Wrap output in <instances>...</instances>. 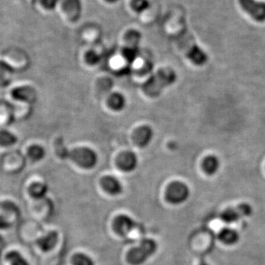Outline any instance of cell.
<instances>
[{"mask_svg":"<svg viewBox=\"0 0 265 265\" xmlns=\"http://www.w3.org/2000/svg\"><path fill=\"white\" fill-rule=\"evenodd\" d=\"M54 150L61 159L71 160L81 168H94L98 162V156L95 150L89 147H78L70 150L64 144L62 138H57L55 140Z\"/></svg>","mask_w":265,"mask_h":265,"instance_id":"1","label":"cell"},{"mask_svg":"<svg viewBox=\"0 0 265 265\" xmlns=\"http://www.w3.org/2000/svg\"><path fill=\"white\" fill-rule=\"evenodd\" d=\"M176 79L177 75L173 70L162 69L157 72L144 84V92L147 96L158 97L166 88L175 84Z\"/></svg>","mask_w":265,"mask_h":265,"instance_id":"2","label":"cell"},{"mask_svg":"<svg viewBox=\"0 0 265 265\" xmlns=\"http://www.w3.org/2000/svg\"><path fill=\"white\" fill-rule=\"evenodd\" d=\"M158 250V244L154 239L145 238L139 245L133 247L127 255L128 263L131 265H142L148 261Z\"/></svg>","mask_w":265,"mask_h":265,"instance_id":"3","label":"cell"},{"mask_svg":"<svg viewBox=\"0 0 265 265\" xmlns=\"http://www.w3.org/2000/svg\"><path fill=\"white\" fill-rule=\"evenodd\" d=\"M190 196L189 186L181 181H174L167 187L166 199L171 204L180 205L185 203Z\"/></svg>","mask_w":265,"mask_h":265,"instance_id":"4","label":"cell"},{"mask_svg":"<svg viewBox=\"0 0 265 265\" xmlns=\"http://www.w3.org/2000/svg\"><path fill=\"white\" fill-rule=\"evenodd\" d=\"M243 12L256 23L265 22V2L259 0H238Z\"/></svg>","mask_w":265,"mask_h":265,"instance_id":"5","label":"cell"},{"mask_svg":"<svg viewBox=\"0 0 265 265\" xmlns=\"http://www.w3.org/2000/svg\"><path fill=\"white\" fill-rule=\"evenodd\" d=\"M253 214V208L248 203H241L233 207L228 208L222 211L220 214V219L225 223H232L237 222L242 218L249 217Z\"/></svg>","mask_w":265,"mask_h":265,"instance_id":"6","label":"cell"},{"mask_svg":"<svg viewBox=\"0 0 265 265\" xmlns=\"http://www.w3.org/2000/svg\"><path fill=\"white\" fill-rule=\"evenodd\" d=\"M183 48L188 59L197 66H203L208 61V55L194 42H183Z\"/></svg>","mask_w":265,"mask_h":265,"instance_id":"7","label":"cell"},{"mask_svg":"<svg viewBox=\"0 0 265 265\" xmlns=\"http://www.w3.org/2000/svg\"><path fill=\"white\" fill-rule=\"evenodd\" d=\"M139 224L136 220L128 214H120L114 219V228L120 236H127L134 229L137 228Z\"/></svg>","mask_w":265,"mask_h":265,"instance_id":"8","label":"cell"},{"mask_svg":"<svg viewBox=\"0 0 265 265\" xmlns=\"http://www.w3.org/2000/svg\"><path fill=\"white\" fill-rule=\"evenodd\" d=\"M137 156L133 152L126 151L121 153L117 158V166L125 172H133L138 167Z\"/></svg>","mask_w":265,"mask_h":265,"instance_id":"9","label":"cell"},{"mask_svg":"<svg viewBox=\"0 0 265 265\" xmlns=\"http://www.w3.org/2000/svg\"><path fill=\"white\" fill-rule=\"evenodd\" d=\"M154 136L152 128L148 125L139 127L133 133V142L140 147H145L150 145Z\"/></svg>","mask_w":265,"mask_h":265,"instance_id":"10","label":"cell"},{"mask_svg":"<svg viewBox=\"0 0 265 265\" xmlns=\"http://www.w3.org/2000/svg\"><path fill=\"white\" fill-rule=\"evenodd\" d=\"M12 97L19 101L34 103L37 101V92L31 86L15 88L12 92Z\"/></svg>","mask_w":265,"mask_h":265,"instance_id":"11","label":"cell"},{"mask_svg":"<svg viewBox=\"0 0 265 265\" xmlns=\"http://www.w3.org/2000/svg\"><path fill=\"white\" fill-rule=\"evenodd\" d=\"M101 184L104 190L112 196H118L123 192V186L117 178L107 175L102 178Z\"/></svg>","mask_w":265,"mask_h":265,"instance_id":"12","label":"cell"},{"mask_svg":"<svg viewBox=\"0 0 265 265\" xmlns=\"http://www.w3.org/2000/svg\"><path fill=\"white\" fill-rule=\"evenodd\" d=\"M62 8L70 20L76 21L82 12V3L81 0H62Z\"/></svg>","mask_w":265,"mask_h":265,"instance_id":"13","label":"cell"},{"mask_svg":"<svg viewBox=\"0 0 265 265\" xmlns=\"http://www.w3.org/2000/svg\"><path fill=\"white\" fill-rule=\"evenodd\" d=\"M59 233L57 231H50L45 236L38 239L37 244L39 248L43 251H50L56 247L59 241Z\"/></svg>","mask_w":265,"mask_h":265,"instance_id":"14","label":"cell"},{"mask_svg":"<svg viewBox=\"0 0 265 265\" xmlns=\"http://www.w3.org/2000/svg\"><path fill=\"white\" fill-rule=\"evenodd\" d=\"M218 239L227 245H233L239 241V234L234 229L224 228L218 233Z\"/></svg>","mask_w":265,"mask_h":265,"instance_id":"15","label":"cell"},{"mask_svg":"<svg viewBox=\"0 0 265 265\" xmlns=\"http://www.w3.org/2000/svg\"><path fill=\"white\" fill-rule=\"evenodd\" d=\"M15 69L4 61H0V86H7L10 84Z\"/></svg>","mask_w":265,"mask_h":265,"instance_id":"16","label":"cell"},{"mask_svg":"<svg viewBox=\"0 0 265 265\" xmlns=\"http://www.w3.org/2000/svg\"><path fill=\"white\" fill-rule=\"evenodd\" d=\"M220 167V161L215 156L205 157L203 161V171L208 175H214L217 173Z\"/></svg>","mask_w":265,"mask_h":265,"instance_id":"17","label":"cell"},{"mask_svg":"<svg viewBox=\"0 0 265 265\" xmlns=\"http://www.w3.org/2000/svg\"><path fill=\"white\" fill-rule=\"evenodd\" d=\"M49 188L48 184L43 182H36L32 183L28 189V192L31 197L37 200H41L45 197L48 194Z\"/></svg>","mask_w":265,"mask_h":265,"instance_id":"18","label":"cell"},{"mask_svg":"<svg viewBox=\"0 0 265 265\" xmlns=\"http://www.w3.org/2000/svg\"><path fill=\"white\" fill-rule=\"evenodd\" d=\"M126 99L122 94L115 92L109 97V104L110 107L114 111H120L125 109L126 106Z\"/></svg>","mask_w":265,"mask_h":265,"instance_id":"19","label":"cell"},{"mask_svg":"<svg viewBox=\"0 0 265 265\" xmlns=\"http://www.w3.org/2000/svg\"><path fill=\"white\" fill-rule=\"evenodd\" d=\"M139 53V45L126 44L122 50V56L128 62L133 63L136 60Z\"/></svg>","mask_w":265,"mask_h":265,"instance_id":"20","label":"cell"},{"mask_svg":"<svg viewBox=\"0 0 265 265\" xmlns=\"http://www.w3.org/2000/svg\"><path fill=\"white\" fill-rule=\"evenodd\" d=\"M28 156L34 162L42 161L46 156V150L42 146L33 145L28 150Z\"/></svg>","mask_w":265,"mask_h":265,"instance_id":"21","label":"cell"},{"mask_svg":"<svg viewBox=\"0 0 265 265\" xmlns=\"http://www.w3.org/2000/svg\"><path fill=\"white\" fill-rule=\"evenodd\" d=\"M18 139L14 133L6 130L0 131V145L10 147L17 143Z\"/></svg>","mask_w":265,"mask_h":265,"instance_id":"22","label":"cell"},{"mask_svg":"<svg viewBox=\"0 0 265 265\" xmlns=\"http://www.w3.org/2000/svg\"><path fill=\"white\" fill-rule=\"evenodd\" d=\"M6 258L10 265H30L24 257L17 251L9 252Z\"/></svg>","mask_w":265,"mask_h":265,"instance_id":"23","label":"cell"},{"mask_svg":"<svg viewBox=\"0 0 265 265\" xmlns=\"http://www.w3.org/2000/svg\"><path fill=\"white\" fill-rule=\"evenodd\" d=\"M72 262L73 265H95V261L87 254L78 253L73 257Z\"/></svg>","mask_w":265,"mask_h":265,"instance_id":"24","label":"cell"},{"mask_svg":"<svg viewBox=\"0 0 265 265\" xmlns=\"http://www.w3.org/2000/svg\"><path fill=\"white\" fill-rule=\"evenodd\" d=\"M131 6L135 12L142 14L148 10L150 3L149 0H133Z\"/></svg>","mask_w":265,"mask_h":265,"instance_id":"25","label":"cell"},{"mask_svg":"<svg viewBox=\"0 0 265 265\" xmlns=\"http://www.w3.org/2000/svg\"><path fill=\"white\" fill-rule=\"evenodd\" d=\"M100 57L95 51H89L86 55V60L89 65L94 66L100 61Z\"/></svg>","mask_w":265,"mask_h":265,"instance_id":"26","label":"cell"},{"mask_svg":"<svg viewBox=\"0 0 265 265\" xmlns=\"http://www.w3.org/2000/svg\"><path fill=\"white\" fill-rule=\"evenodd\" d=\"M61 0H42V5L48 10H53L57 7Z\"/></svg>","mask_w":265,"mask_h":265,"instance_id":"27","label":"cell"},{"mask_svg":"<svg viewBox=\"0 0 265 265\" xmlns=\"http://www.w3.org/2000/svg\"><path fill=\"white\" fill-rule=\"evenodd\" d=\"M11 226L10 222H8L7 219L3 216H0V228H9Z\"/></svg>","mask_w":265,"mask_h":265,"instance_id":"28","label":"cell"},{"mask_svg":"<svg viewBox=\"0 0 265 265\" xmlns=\"http://www.w3.org/2000/svg\"><path fill=\"white\" fill-rule=\"evenodd\" d=\"M199 265H210L208 264L207 261H204V260H203V261H201V262H200V264Z\"/></svg>","mask_w":265,"mask_h":265,"instance_id":"29","label":"cell"},{"mask_svg":"<svg viewBox=\"0 0 265 265\" xmlns=\"http://www.w3.org/2000/svg\"><path fill=\"white\" fill-rule=\"evenodd\" d=\"M106 1H107L108 3H116V2L119 1V0H106Z\"/></svg>","mask_w":265,"mask_h":265,"instance_id":"30","label":"cell"}]
</instances>
